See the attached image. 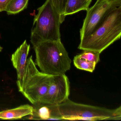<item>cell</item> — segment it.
Masks as SVG:
<instances>
[{"instance_id": "cell-1", "label": "cell", "mask_w": 121, "mask_h": 121, "mask_svg": "<svg viewBox=\"0 0 121 121\" xmlns=\"http://www.w3.org/2000/svg\"><path fill=\"white\" fill-rule=\"evenodd\" d=\"M121 36V6L111 10L99 26L90 35L80 39L78 48L100 53Z\"/></svg>"}, {"instance_id": "cell-2", "label": "cell", "mask_w": 121, "mask_h": 121, "mask_svg": "<svg viewBox=\"0 0 121 121\" xmlns=\"http://www.w3.org/2000/svg\"><path fill=\"white\" fill-rule=\"evenodd\" d=\"M33 47L36 64L42 73L54 75L65 73L70 70L71 59L61 41H42Z\"/></svg>"}, {"instance_id": "cell-3", "label": "cell", "mask_w": 121, "mask_h": 121, "mask_svg": "<svg viewBox=\"0 0 121 121\" xmlns=\"http://www.w3.org/2000/svg\"><path fill=\"white\" fill-rule=\"evenodd\" d=\"M37 10L31 32L33 46L42 41H61V17L51 0H47Z\"/></svg>"}, {"instance_id": "cell-4", "label": "cell", "mask_w": 121, "mask_h": 121, "mask_svg": "<svg viewBox=\"0 0 121 121\" xmlns=\"http://www.w3.org/2000/svg\"><path fill=\"white\" fill-rule=\"evenodd\" d=\"M64 120H119L121 119V106L115 109L77 103L69 99L57 105Z\"/></svg>"}, {"instance_id": "cell-5", "label": "cell", "mask_w": 121, "mask_h": 121, "mask_svg": "<svg viewBox=\"0 0 121 121\" xmlns=\"http://www.w3.org/2000/svg\"><path fill=\"white\" fill-rule=\"evenodd\" d=\"M52 75L40 72L30 56L27 59L24 79L21 92L33 104L39 102L50 86Z\"/></svg>"}, {"instance_id": "cell-6", "label": "cell", "mask_w": 121, "mask_h": 121, "mask_svg": "<svg viewBox=\"0 0 121 121\" xmlns=\"http://www.w3.org/2000/svg\"><path fill=\"white\" fill-rule=\"evenodd\" d=\"M120 6L121 0H97L95 4L87 10L80 30V39L93 32L111 10Z\"/></svg>"}, {"instance_id": "cell-7", "label": "cell", "mask_w": 121, "mask_h": 121, "mask_svg": "<svg viewBox=\"0 0 121 121\" xmlns=\"http://www.w3.org/2000/svg\"><path fill=\"white\" fill-rule=\"evenodd\" d=\"M70 91L69 80L65 73L52 75L47 92L38 103L58 105L68 99Z\"/></svg>"}, {"instance_id": "cell-8", "label": "cell", "mask_w": 121, "mask_h": 121, "mask_svg": "<svg viewBox=\"0 0 121 121\" xmlns=\"http://www.w3.org/2000/svg\"><path fill=\"white\" fill-rule=\"evenodd\" d=\"M30 46L25 40L12 55L11 60L17 74V85L19 92L23 87L25 75L27 57L30 50Z\"/></svg>"}, {"instance_id": "cell-9", "label": "cell", "mask_w": 121, "mask_h": 121, "mask_svg": "<svg viewBox=\"0 0 121 121\" xmlns=\"http://www.w3.org/2000/svg\"><path fill=\"white\" fill-rule=\"evenodd\" d=\"M39 108L34 109V112L36 115L37 120H64L60 114L57 105L46 104L38 103Z\"/></svg>"}, {"instance_id": "cell-10", "label": "cell", "mask_w": 121, "mask_h": 121, "mask_svg": "<svg viewBox=\"0 0 121 121\" xmlns=\"http://www.w3.org/2000/svg\"><path fill=\"white\" fill-rule=\"evenodd\" d=\"M34 108L29 104L22 105L14 109L0 112V119H17L29 115H34Z\"/></svg>"}, {"instance_id": "cell-11", "label": "cell", "mask_w": 121, "mask_h": 121, "mask_svg": "<svg viewBox=\"0 0 121 121\" xmlns=\"http://www.w3.org/2000/svg\"><path fill=\"white\" fill-rule=\"evenodd\" d=\"M92 0H67L65 7L64 16L71 15L81 10L87 11Z\"/></svg>"}, {"instance_id": "cell-12", "label": "cell", "mask_w": 121, "mask_h": 121, "mask_svg": "<svg viewBox=\"0 0 121 121\" xmlns=\"http://www.w3.org/2000/svg\"><path fill=\"white\" fill-rule=\"evenodd\" d=\"M29 0H12L8 4L5 12L8 15L16 14L27 8Z\"/></svg>"}, {"instance_id": "cell-13", "label": "cell", "mask_w": 121, "mask_h": 121, "mask_svg": "<svg viewBox=\"0 0 121 121\" xmlns=\"http://www.w3.org/2000/svg\"><path fill=\"white\" fill-rule=\"evenodd\" d=\"M74 65L80 70L93 73L95 69L96 64L86 60L78 55L74 57L73 60Z\"/></svg>"}, {"instance_id": "cell-14", "label": "cell", "mask_w": 121, "mask_h": 121, "mask_svg": "<svg viewBox=\"0 0 121 121\" xmlns=\"http://www.w3.org/2000/svg\"><path fill=\"white\" fill-rule=\"evenodd\" d=\"M82 53L79 54V56L86 60L97 64L100 61V54L97 52L90 50L83 51Z\"/></svg>"}, {"instance_id": "cell-15", "label": "cell", "mask_w": 121, "mask_h": 121, "mask_svg": "<svg viewBox=\"0 0 121 121\" xmlns=\"http://www.w3.org/2000/svg\"><path fill=\"white\" fill-rule=\"evenodd\" d=\"M53 5L58 11L61 17V22L65 20V17L64 16L65 7L67 0H51Z\"/></svg>"}, {"instance_id": "cell-16", "label": "cell", "mask_w": 121, "mask_h": 121, "mask_svg": "<svg viewBox=\"0 0 121 121\" xmlns=\"http://www.w3.org/2000/svg\"><path fill=\"white\" fill-rule=\"evenodd\" d=\"M12 0H0V12L5 11L7 7Z\"/></svg>"}, {"instance_id": "cell-17", "label": "cell", "mask_w": 121, "mask_h": 121, "mask_svg": "<svg viewBox=\"0 0 121 121\" xmlns=\"http://www.w3.org/2000/svg\"><path fill=\"white\" fill-rule=\"evenodd\" d=\"M3 49V48L2 47L0 46V52H1V51H2V50Z\"/></svg>"}]
</instances>
